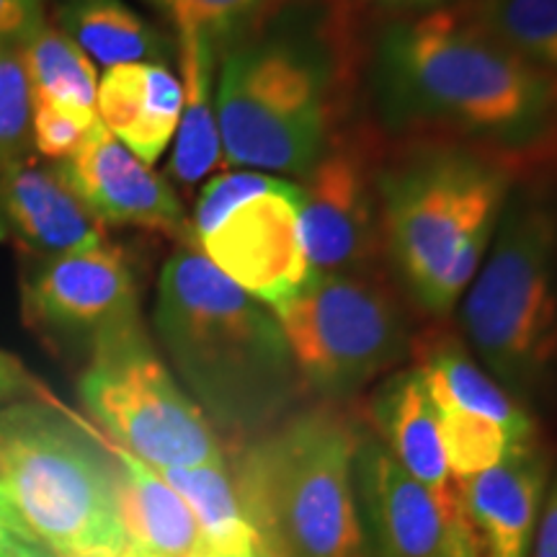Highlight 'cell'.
I'll return each mask as SVG.
<instances>
[{
  "instance_id": "484cf974",
  "label": "cell",
  "mask_w": 557,
  "mask_h": 557,
  "mask_svg": "<svg viewBox=\"0 0 557 557\" xmlns=\"http://www.w3.org/2000/svg\"><path fill=\"white\" fill-rule=\"evenodd\" d=\"M173 26V37L207 41L222 60L263 24L282 0H145Z\"/></svg>"
},
{
  "instance_id": "f546056e",
  "label": "cell",
  "mask_w": 557,
  "mask_h": 557,
  "mask_svg": "<svg viewBox=\"0 0 557 557\" xmlns=\"http://www.w3.org/2000/svg\"><path fill=\"white\" fill-rule=\"evenodd\" d=\"M282 178H274L271 173L261 171H235V173H222V176L212 178L201 189L197 209H194L191 220V238L205 235L207 230H212L218 222L225 218L233 207H238L240 201L259 197V194L274 189Z\"/></svg>"
},
{
  "instance_id": "ba28073f",
  "label": "cell",
  "mask_w": 557,
  "mask_h": 557,
  "mask_svg": "<svg viewBox=\"0 0 557 557\" xmlns=\"http://www.w3.org/2000/svg\"><path fill=\"white\" fill-rule=\"evenodd\" d=\"M88 354L81 398L116 447L158 472L227 462L222 436L163 364L143 320Z\"/></svg>"
},
{
  "instance_id": "52a82bcc",
  "label": "cell",
  "mask_w": 557,
  "mask_h": 557,
  "mask_svg": "<svg viewBox=\"0 0 557 557\" xmlns=\"http://www.w3.org/2000/svg\"><path fill=\"white\" fill-rule=\"evenodd\" d=\"M470 344L511 395L545 382L557 361V199L513 186L485 267L462 302Z\"/></svg>"
},
{
  "instance_id": "1f68e13d",
  "label": "cell",
  "mask_w": 557,
  "mask_h": 557,
  "mask_svg": "<svg viewBox=\"0 0 557 557\" xmlns=\"http://www.w3.org/2000/svg\"><path fill=\"white\" fill-rule=\"evenodd\" d=\"M45 395L39 389L37 382L29 377L18 359L9 357L5 351H0V403L18 398V395Z\"/></svg>"
},
{
  "instance_id": "83f0119b",
  "label": "cell",
  "mask_w": 557,
  "mask_h": 557,
  "mask_svg": "<svg viewBox=\"0 0 557 557\" xmlns=\"http://www.w3.org/2000/svg\"><path fill=\"white\" fill-rule=\"evenodd\" d=\"M32 90L18 41L0 39V169L32 158Z\"/></svg>"
},
{
  "instance_id": "44dd1931",
  "label": "cell",
  "mask_w": 557,
  "mask_h": 557,
  "mask_svg": "<svg viewBox=\"0 0 557 557\" xmlns=\"http://www.w3.org/2000/svg\"><path fill=\"white\" fill-rule=\"evenodd\" d=\"M54 26L103 67L176 58V41L148 24L124 0H58Z\"/></svg>"
},
{
  "instance_id": "8992f818",
  "label": "cell",
  "mask_w": 557,
  "mask_h": 557,
  "mask_svg": "<svg viewBox=\"0 0 557 557\" xmlns=\"http://www.w3.org/2000/svg\"><path fill=\"white\" fill-rule=\"evenodd\" d=\"M0 487L50 557H122L116 457L65 410H0Z\"/></svg>"
},
{
  "instance_id": "836d02e7",
  "label": "cell",
  "mask_w": 557,
  "mask_h": 557,
  "mask_svg": "<svg viewBox=\"0 0 557 557\" xmlns=\"http://www.w3.org/2000/svg\"><path fill=\"white\" fill-rule=\"evenodd\" d=\"M341 3L348 5V9H359V5H367V9L377 11H398L406 16V13H421L431 9H442L449 0H341Z\"/></svg>"
},
{
  "instance_id": "d4e9b609",
  "label": "cell",
  "mask_w": 557,
  "mask_h": 557,
  "mask_svg": "<svg viewBox=\"0 0 557 557\" xmlns=\"http://www.w3.org/2000/svg\"><path fill=\"white\" fill-rule=\"evenodd\" d=\"M465 9L506 50L557 81V0H468Z\"/></svg>"
},
{
  "instance_id": "d6a6232c",
  "label": "cell",
  "mask_w": 557,
  "mask_h": 557,
  "mask_svg": "<svg viewBox=\"0 0 557 557\" xmlns=\"http://www.w3.org/2000/svg\"><path fill=\"white\" fill-rule=\"evenodd\" d=\"M534 557H557V483L545 504V513H542Z\"/></svg>"
},
{
  "instance_id": "d6986e66",
  "label": "cell",
  "mask_w": 557,
  "mask_h": 557,
  "mask_svg": "<svg viewBox=\"0 0 557 557\" xmlns=\"http://www.w3.org/2000/svg\"><path fill=\"white\" fill-rule=\"evenodd\" d=\"M116 457V508L124 537L122 557H194L199 524L191 508L156 470L120 447Z\"/></svg>"
},
{
  "instance_id": "d590c367",
  "label": "cell",
  "mask_w": 557,
  "mask_h": 557,
  "mask_svg": "<svg viewBox=\"0 0 557 557\" xmlns=\"http://www.w3.org/2000/svg\"><path fill=\"white\" fill-rule=\"evenodd\" d=\"M194 557H235V555H214V553H197ZM256 557H271L269 553H261V555H256Z\"/></svg>"
},
{
  "instance_id": "8d00e7d4",
  "label": "cell",
  "mask_w": 557,
  "mask_h": 557,
  "mask_svg": "<svg viewBox=\"0 0 557 557\" xmlns=\"http://www.w3.org/2000/svg\"><path fill=\"white\" fill-rule=\"evenodd\" d=\"M5 238H9V230H5V222H3V218H0V243H3Z\"/></svg>"
},
{
  "instance_id": "ac0fdd59",
  "label": "cell",
  "mask_w": 557,
  "mask_h": 557,
  "mask_svg": "<svg viewBox=\"0 0 557 557\" xmlns=\"http://www.w3.org/2000/svg\"><path fill=\"white\" fill-rule=\"evenodd\" d=\"M184 86L160 62L109 67L99 81L96 114L143 163L152 165L176 137Z\"/></svg>"
},
{
  "instance_id": "9a60e30c",
  "label": "cell",
  "mask_w": 557,
  "mask_h": 557,
  "mask_svg": "<svg viewBox=\"0 0 557 557\" xmlns=\"http://www.w3.org/2000/svg\"><path fill=\"white\" fill-rule=\"evenodd\" d=\"M0 218L26 253L41 263L107 243V225L70 191L54 165L34 158L0 169Z\"/></svg>"
},
{
  "instance_id": "2e32d148",
  "label": "cell",
  "mask_w": 557,
  "mask_h": 557,
  "mask_svg": "<svg viewBox=\"0 0 557 557\" xmlns=\"http://www.w3.org/2000/svg\"><path fill=\"white\" fill-rule=\"evenodd\" d=\"M545 475L542 451L529 447L459 483V511L470 557H527Z\"/></svg>"
},
{
  "instance_id": "5bb4252c",
  "label": "cell",
  "mask_w": 557,
  "mask_h": 557,
  "mask_svg": "<svg viewBox=\"0 0 557 557\" xmlns=\"http://www.w3.org/2000/svg\"><path fill=\"white\" fill-rule=\"evenodd\" d=\"M354 480L369 557H470L465 534L444 524L436 500L382 442L361 438Z\"/></svg>"
},
{
  "instance_id": "7a4b0ae2",
  "label": "cell",
  "mask_w": 557,
  "mask_h": 557,
  "mask_svg": "<svg viewBox=\"0 0 557 557\" xmlns=\"http://www.w3.org/2000/svg\"><path fill=\"white\" fill-rule=\"evenodd\" d=\"M351 9L282 0L222 54L214 109L222 152L248 171L308 176L336 137L354 67Z\"/></svg>"
},
{
  "instance_id": "3957f363",
  "label": "cell",
  "mask_w": 557,
  "mask_h": 557,
  "mask_svg": "<svg viewBox=\"0 0 557 557\" xmlns=\"http://www.w3.org/2000/svg\"><path fill=\"white\" fill-rule=\"evenodd\" d=\"M156 331L186 393L233 447L297 410L305 387L274 312L191 243L160 271Z\"/></svg>"
},
{
  "instance_id": "5b68a950",
  "label": "cell",
  "mask_w": 557,
  "mask_h": 557,
  "mask_svg": "<svg viewBox=\"0 0 557 557\" xmlns=\"http://www.w3.org/2000/svg\"><path fill=\"white\" fill-rule=\"evenodd\" d=\"M361 438L351 416L323 403L235 444L230 475L271 557H369L354 498Z\"/></svg>"
},
{
  "instance_id": "7c38bea8",
  "label": "cell",
  "mask_w": 557,
  "mask_h": 557,
  "mask_svg": "<svg viewBox=\"0 0 557 557\" xmlns=\"http://www.w3.org/2000/svg\"><path fill=\"white\" fill-rule=\"evenodd\" d=\"M299 184L282 178L194 238L212 267L269 310L295 297L312 276L299 238Z\"/></svg>"
},
{
  "instance_id": "4fadbf2b",
  "label": "cell",
  "mask_w": 557,
  "mask_h": 557,
  "mask_svg": "<svg viewBox=\"0 0 557 557\" xmlns=\"http://www.w3.org/2000/svg\"><path fill=\"white\" fill-rule=\"evenodd\" d=\"M54 169L101 225L137 227L194 246L191 220L173 186L124 148L101 120L86 143Z\"/></svg>"
},
{
  "instance_id": "8fae6325",
  "label": "cell",
  "mask_w": 557,
  "mask_h": 557,
  "mask_svg": "<svg viewBox=\"0 0 557 557\" xmlns=\"http://www.w3.org/2000/svg\"><path fill=\"white\" fill-rule=\"evenodd\" d=\"M299 184V238L312 274L367 271L377 253V169L354 137H333Z\"/></svg>"
},
{
  "instance_id": "7402d4cb",
  "label": "cell",
  "mask_w": 557,
  "mask_h": 557,
  "mask_svg": "<svg viewBox=\"0 0 557 557\" xmlns=\"http://www.w3.org/2000/svg\"><path fill=\"white\" fill-rule=\"evenodd\" d=\"M176 58L184 73V109L176 129V148L171 173L181 184H199L220 163V127L214 109V73L220 58L207 41L197 37H176Z\"/></svg>"
},
{
  "instance_id": "4316f807",
  "label": "cell",
  "mask_w": 557,
  "mask_h": 557,
  "mask_svg": "<svg viewBox=\"0 0 557 557\" xmlns=\"http://www.w3.org/2000/svg\"><path fill=\"white\" fill-rule=\"evenodd\" d=\"M436 413L438 429H442L444 457H447L449 472L457 480V485L496 468L513 451L537 447V444H519L491 418L459 408H436Z\"/></svg>"
},
{
  "instance_id": "6da1fadb",
  "label": "cell",
  "mask_w": 557,
  "mask_h": 557,
  "mask_svg": "<svg viewBox=\"0 0 557 557\" xmlns=\"http://www.w3.org/2000/svg\"><path fill=\"white\" fill-rule=\"evenodd\" d=\"M369 75L393 132L442 135L513 165L557 143V81L493 39L465 3L389 21Z\"/></svg>"
},
{
  "instance_id": "e575fe53",
  "label": "cell",
  "mask_w": 557,
  "mask_h": 557,
  "mask_svg": "<svg viewBox=\"0 0 557 557\" xmlns=\"http://www.w3.org/2000/svg\"><path fill=\"white\" fill-rule=\"evenodd\" d=\"M0 557H50L41 553L39 547H34L32 542L16 537L9 529L0 527Z\"/></svg>"
},
{
  "instance_id": "cb8c5ba5",
  "label": "cell",
  "mask_w": 557,
  "mask_h": 557,
  "mask_svg": "<svg viewBox=\"0 0 557 557\" xmlns=\"http://www.w3.org/2000/svg\"><path fill=\"white\" fill-rule=\"evenodd\" d=\"M32 101H54L96 111L99 78L86 52L52 21H39L18 39Z\"/></svg>"
},
{
  "instance_id": "e0dca14e",
  "label": "cell",
  "mask_w": 557,
  "mask_h": 557,
  "mask_svg": "<svg viewBox=\"0 0 557 557\" xmlns=\"http://www.w3.org/2000/svg\"><path fill=\"white\" fill-rule=\"evenodd\" d=\"M374 423L385 438L382 444L389 449V455L436 500L444 524L451 532L465 534L459 485L451 478L447 457H444L436 406L418 369L395 374L382 387L374 400Z\"/></svg>"
},
{
  "instance_id": "4dcf8cb0",
  "label": "cell",
  "mask_w": 557,
  "mask_h": 557,
  "mask_svg": "<svg viewBox=\"0 0 557 557\" xmlns=\"http://www.w3.org/2000/svg\"><path fill=\"white\" fill-rule=\"evenodd\" d=\"M45 21V0H0V39L18 41Z\"/></svg>"
},
{
  "instance_id": "30bf717a",
  "label": "cell",
  "mask_w": 557,
  "mask_h": 557,
  "mask_svg": "<svg viewBox=\"0 0 557 557\" xmlns=\"http://www.w3.org/2000/svg\"><path fill=\"white\" fill-rule=\"evenodd\" d=\"M24 320L39 336L86 346L139 318V287L127 253L114 243L47 261L24 284Z\"/></svg>"
},
{
  "instance_id": "f1b7e54d",
  "label": "cell",
  "mask_w": 557,
  "mask_h": 557,
  "mask_svg": "<svg viewBox=\"0 0 557 557\" xmlns=\"http://www.w3.org/2000/svg\"><path fill=\"white\" fill-rule=\"evenodd\" d=\"M99 114L54 101H32V148L45 158L65 160L86 143Z\"/></svg>"
},
{
  "instance_id": "277c9868",
  "label": "cell",
  "mask_w": 557,
  "mask_h": 557,
  "mask_svg": "<svg viewBox=\"0 0 557 557\" xmlns=\"http://www.w3.org/2000/svg\"><path fill=\"white\" fill-rule=\"evenodd\" d=\"M511 160L426 143L377 173L380 235L421 310L449 315L468 292L517 186Z\"/></svg>"
},
{
  "instance_id": "ffe728a7",
  "label": "cell",
  "mask_w": 557,
  "mask_h": 557,
  "mask_svg": "<svg viewBox=\"0 0 557 557\" xmlns=\"http://www.w3.org/2000/svg\"><path fill=\"white\" fill-rule=\"evenodd\" d=\"M418 372L436 408H459L491 418L519 444H537V429L521 403L483 372L468 346L447 331H429L416 341Z\"/></svg>"
},
{
  "instance_id": "603a6c76",
  "label": "cell",
  "mask_w": 557,
  "mask_h": 557,
  "mask_svg": "<svg viewBox=\"0 0 557 557\" xmlns=\"http://www.w3.org/2000/svg\"><path fill=\"white\" fill-rule=\"evenodd\" d=\"M158 475L191 508L199 524L197 553L235 557H256L267 553L256 529L243 513L227 462L160 470Z\"/></svg>"
},
{
  "instance_id": "9c48e42d",
  "label": "cell",
  "mask_w": 557,
  "mask_h": 557,
  "mask_svg": "<svg viewBox=\"0 0 557 557\" xmlns=\"http://www.w3.org/2000/svg\"><path fill=\"white\" fill-rule=\"evenodd\" d=\"M287 338L299 382L325 403L351 398L408 351L395 292L369 271L312 274L271 310Z\"/></svg>"
}]
</instances>
